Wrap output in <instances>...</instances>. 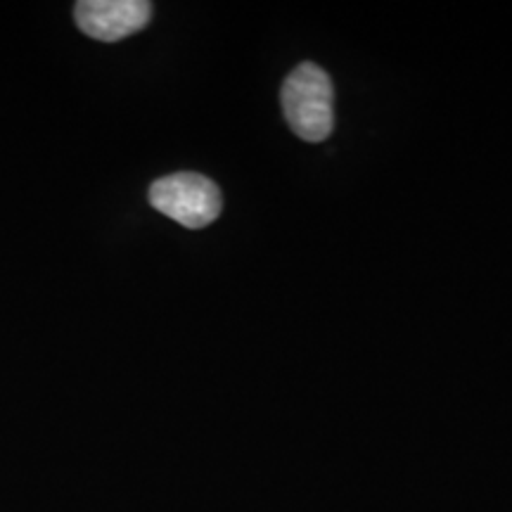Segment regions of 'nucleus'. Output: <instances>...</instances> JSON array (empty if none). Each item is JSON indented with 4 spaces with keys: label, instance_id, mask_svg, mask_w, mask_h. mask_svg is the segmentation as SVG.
<instances>
[{
    "label": "nucleus",
    "instance_id": "f03ea898",
    "mask_svg": "<svg viewBox=\"0 0 512 512\" xmlns=\"http://www.w3.org/2000/svg\"><path fill=\"white\" fill-rule=\"evenodd\" d=\"M150 204L181 226L197 230L219 219L223 197L207 176L174 174L150 185Z\"/></svg>",
    "mask_w": 512,
    "mask_h": 512
},
{
    "label": "nucleus",
    "instance_id": "7ed1b4c3",
    "mask_svg": "<svg viewBox=\"0 0 512 512\" xmlns=\"http://www.w3.org/2000/svg\"><path fill=\"white\" fill-rule=\"evenodd\" d=\"M74 19L86 36L114 43L143 31L152 19V5L145 0H81Z\"/></svg>",
    "mask_w": 512,
    "mask_h": 512
},
{
    "label": "nucleus",
    "instance_id": "f257e3e1",
    "mask_svg": "<svg viewBox=\"0 0 512 512\" xmlns=\"http://www.w3.org/2000/svg\"><path fill=\"white\" fill-rule=\"evenodd\" d=\"M287 124L306 143H323L335 126V91L330 76L318 64L304 62L287 76L280 91Z\"/></svg>",
    "mask_w": 512,
    "mask_h": 512
}]
</instances>
